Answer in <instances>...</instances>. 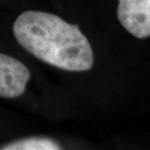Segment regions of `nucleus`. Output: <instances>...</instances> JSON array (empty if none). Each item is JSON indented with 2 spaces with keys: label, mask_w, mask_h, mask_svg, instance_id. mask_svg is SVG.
<instances>
[{
  "label": "nucleus",
  "mask_w": 150,
  "mask_h": 150,
  "mask_svg": "<svg viewBox=\"0 0 150 150\" xmlns=\"http://www.w3.org/2000/svg\"><path fill=\"white\" fill-rule=\"evenodd\" d=\"M15 38L40 61L67 71H87L94 64L89 40L76 25L57 15L25 11L15 21Z\"/></svg>",
  "instance_id": "nucleus-1"
},
{
  "label": "nucleus",
  "mask_w": 150,
  "mask_h": 150,
  "mask_svg": "<svg viewBox=\"0 0 150 150\" xmlns=\"http://www.w3.org/2000/svg\"><path fill=\"white\" fill-rule=\"evenodd\" d=\"M117 17L134 37L150 36V0H118Z\"/></svg>",
  "instance_id": "nucleus-2"
},
{
  "label": "nucleus",
  "mask_w": 150,
  "mask_h": 150,
  "mask_svg": "<svg viewBox=\"0 0 150 150\" xmlns=\"http://www.w3.org/2000/svg\"><path fill=\"white\" fill-rule=\"evenodd\" d=\"M30 72L19 59L0 53V98H16L25 90Z\"/></svg>",
  "instance_id": "nucleus-3"
},
{
  "label": "nucleus",
  "mask_w": 150,
  "mask_h": 150,
  "mask_svg": "<svg viewBox=\"0 0 150 150\" xmlns=\"http://www.w3.org/2000/svg\"><path fill=\"white\" fill-rule=\"evenodd\" d=\"M0 149L2 150H57L61 146L55 140L47 137H29L10 142Z\"/></svg>",
  "instance_id": "nucleus-4"
}]
</instances>
